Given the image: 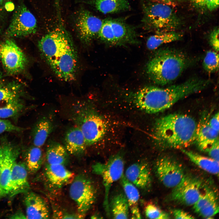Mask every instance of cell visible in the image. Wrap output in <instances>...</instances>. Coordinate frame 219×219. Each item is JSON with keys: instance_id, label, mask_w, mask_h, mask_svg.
<instances>
[{"instance_id": "6da1fadb", "label": "cell", "mask_w": 219, "mask_h": 219, "mask_svg": "<svg viewBox=\"0 0 219 219\" xmlns=\"http://www.w3.org/2000/svg\"><path fill=\"white\" fill-rule=\"evenodd\" d=\"M39 40L38 47L47 64L56 76L69 82L75 80L78 58L70 35L61 21Z\"/></svg>"}, {"instance_id": "7a4b0ae2", "label": "cell", "mask_w": 219, "mask_h": 219, "mask_svg": "<svg viewBox=\"0 0 219 219\" xmlns=\"http://www.w3.org/2000/svg\"><path fill=\"white\" fill-rule=\"evenodd\" d=\"M209 83L208 80L193 78L165 88L146 86L135 93L133 102L137 108L145 112L158 113L169 108L180 100L201 91Z\"/></svg>"}, {"instance_id": "3957f363", "label": "cell", "mask_w": 219, "mask_h": 219, "mask_svg": "<svg viewBox=\"0 0 219 219\" xmlns=\"http://www.w3.org/2000/svg\"><path fill=\"white\" fill-rule=\"evenodd\" d=\"M197 126L195 120L189 116L171 114L156 121L154 134L163 147L182 148L194 141Z\"/></svg>"}, {"instance_id": "277c9868", "label": "cell", "mask_w": 219, "mask_h": 219, "mask_svg": "<svg viewBox=\"0 0 219 219\" xmlns=\"http://www.w3.org/2000/svg\"><path fill=\"white\" fill-rule=\"evenodd\" d=\"M186 57L182 53L170 49L157 51L147 65L149 77L156 84L164 85L176 79L186 68Z\"/></svg>"}, {"instance_id": "5b68a950", "label": "cell", "mask_w": 219, "mask_h": 219, "mask_svg": "<svg viewBox=\"0 0 219 219\" xmlns=\"http://www.w3.org/2000/svg\"><path fill=\"white\" fill-rule=\"evenodd\" d=\"M143 27L146 29L173 31L180 25V20L169 5L150 0L141 3Z\"/></svg>"}, {"instance_id": "8992f818", "label": "cell", "mask_w": 219, "mask_h": 219, "mask_svg": "<svg viewBox=\"0 0 219 219\" xmlns=\"http://www.w3.org/2000/svg\"><path fill=\"white\" fill-rule=\"evenodd\" d=\"M73 107L72 117L84 137L87 146L92 145L104 136L107 129L105 120L86 104Z\"/></svg>"}, {"instance_id": "52a82bcc", "label": "cell", "mask_w": 219, "mask_h": 219, "mask_svg": "<svg viewBox=\"0 0 219 219\" xmlns=\"http://www.w3.org/2000/svg\"><path fill=\"white\" fill-rule=\"evenodd\" d=\"M98 37L105 43L114 45L135 44L138 42L135 27L124 18L103 20Z\"/></svg>"}, {"instance_id": "ba28073f", "label": "cell", "mask_w": 219, "mask_h": 219, "mask_svg": "<svg viewBox=\"0 0 219 219\" xmlns=\"http://www.w3.org/2000/svg\"><path fill=\"white\" fill-rule=\"evenodd\" d=\"M124 167L123 158L119 154L112 156L105 163H97L92 166L93 172L102 179L105 189L103 205L107 213L109 209V197L111 188L114 182L124 175Z\"/></svg>"}, {"instance_id": "9c48e42d", "label": "cell", "mask_w": 219, "mask_h": 219, "mask_svg": "<svg viewBox=\"0 0 219 219\" xmlns=\"http://www.w3.org/2000/svg\"><path fill=\"white\" fill-rule=\"evenodd\" d=\"M103 22V20L82 7L75 12L72 18L73 27L78 37L86 45L98 37Z\"/></svg>"}, {"instance_id": "30bf717a", "label": "cell", "mask_w": 219, "mask_h": 219, "mask_svg": "<svg viewBox=\"0 0 219 219\" xmlns=\"http://www.w3.org/2000/svg\"><path fill=\"white\" fill-rule=\"evenodd\" d=\"M69 194L76 204L78 213L85 216L95 202L96 192L91 181L85 176L80 175L73 179Z\"/></svg>"}, {"instance_id": "8fae6325", "label": "cell", "mask_w": 219, "mask_h": 219, "mask_svg": "<svg viewBox=\"0 0 219 219\" xmlns=\"http://www.w3.org/2000/svg\"><path fill=\"white\" fill-rule=\"evenodd\" d=\"M37 28L36 19L26 6L22 4L15 11L5 33L9 37H22L35 33Z\"/></svg>"}, {"instance_id": "7c38bea8", "label": "cell", "mask_w": 219, "mask_h": 219, "mask_svg": "<svg viewBox=\"0 0 219 219\" xmlns=\"http://www.w3.org/2000/svg\"><path fill=\"white\" fill-rule=\"evenodd\" d=\"M0 59L7 72L12 75L21 73L27 63L25 54L12 40L0 42Z\"/></svg>"}, {"instance_id": "4fadbf2b", "label": "cell", "mask_w": 219, "mask_h": 219, "mask_svg": "<svg viewBox=\"0 0 219 219\" xmlns=\"http://www.w3.org/2000/svg\"><path fill=\"white\" fill-rule=\"evenodd\" d=\"M20 150L17 146L3 139L0 144V198L7 194V187L14 163Z\"/></svg>"}, {"instance_id": "5bb4252c", "label": "cell", "mask_w": 219, "mask_h": 219, "mask_svg": "<svg viewBox=\"0 0 219 219\" xmlns=\"http://www.w3.org/2000/svg\"><path fill=\"white\" fill-rule=\"evenodd\" d=\"M202 183L197 178L185 174L180 182L173 188L172 199L187 206H193L201 194Z\"/></svg>"}, {"instance_id": "9a60e30c", "label": "cell", "mask_w": 219, "mask_h": 219, "mask_svg": "<svg viewBox=\"0 0 219 219\" xmlns=\"http://www.w3.org/2000/svg\"><path fill=\"white\" fill-rule=\"evenodd\" d=\"M155 165L158 178L161 183L168 188H173L176 186L185 175L181 164L168 157L159 159Z\"/></svg>"}, {"instance_id": "2e32d148", "label": "cell", "mask_w": 219, "mask_h": 219, "mask_svg": "<svg viewBox=\"0 0 219 219\" xmlns=\"http://www.w3.org/2000/svg\"><path fill=\"white\" fill-rule=\"evenodd\" d=\"M217 197L214 191L206 188L201 192L200 197L193 206L195 211L200 216L206 218H212L219 211Z\"/></svg>"}, {"instance_id": "e0dca14e", "label": "cell", "mask_w": 219, "mask_h": 219, "mask_svg": "<svg viewBox=\"0 0 219 219\" xmlns=\"http://www.w3.org/2000/svg\"><path fill=\"white\" fill-rule=\"evenodd\" d=\"M27 172L24 163L16 161L14 163L8 186L7 194L12 196L29 189Z\"/></svg>"}, {"instance_id": "ac0fdd59", "label": "cell", "mask_w": 219, "mask_h": 219, "mask_svg": "<svg viewBox=\"0 0 219 219\" xmlns=\"http://www.w3.org/2000/svg\"><path fill=\"white\" fill-rule=\"evenodd\" d=\"M26 218L48 219L50 217L49 207L46 201L34 192L28 193L24 200Z\"/></svg>"}, {"instance_id": "d6986e66", "label": "cell", "mask_w": 219, "mask_h": 219, "mask_svg": "<svg viewBox=\"0 0 219 219\" xmlns=\"http://www.w3.org/2000/svg\"><path fill=\"white\" fill-rule=\"evenodd\" d=\"M124 176L137 188L144 189L150 185L151 175L148 165L146 163H133L126 169Z\"/></svg>"}, {"instance_id": "ffe728a7", "label": "cell", "mask_w": 219, "mask_h": 219, "mask_svg": "<svg viewBox=\"0 0 219 219\" xmlns=\"http://www.w3.org/2000/svg\"><path fill=\"white\" fill-rule=\"evenodd\" d=\"M64 165L47 163L45 166V176L47 182L54 187H61L73 179L74 174Z\"/></svg>"}, {"instance_id": "44dd1931", "label": "cell", "mask_w": 219, "mask_h": 219, "mask_svg": "<svg viewBox=\"0 0 219 219\" xmlns=\"http://www.w3.org/2000/svg\"><path fill=\"white\" fill-rule=\"evenodd\" d=\"M64 143L66 151L75 155L82 154L87 146L83 134L78 127H72L67 132Z\"/></svg>"}, {"instance_id": "7402d4cb", "label": "cell", "mask_w": 219, "mask_h": 219, "mask_svg": "<svg viewBox=\"0 0 219 219\" xmlns=\"http://www.w3.org/2000/svg\"><path fill=\"white\" fill-rule=\"evenodd\" d=\"M219 131L209 125L207 121H204L197 126L194 141L201 150L207 151L209 148L219 140Z\"/></svg>"}, {"instance_id": "603a6c76", "label": "cell", "mask_w": 219, "mask_h": 219, "mask_svg": "<svg viewBox=\"0 0 219 219\" xmlns=\"http://www.w3.org/2000/svg\"><path fill=\"white\" fill-rule=\"evenodd\" d=\"M104 14L128 11L131 7L128 0H90L85 2Z\"/></svg>"}, {"instance_id": "cb8c5ba5", "label": "cell", "mask_w": 219, "mask_h": 219, "mask_svg": "<svg viewBox=\"0 0 219 219\" xmlns=\"http://www.w3.org/2000/svg\"><path fill=\"white\" fill-rule=\"evenodd\" d=\"M120 179L124 194L128 203L131 218H141V214L138 205L140 194L137 188L128 180L124 175Z\"/></svg>"}, {"instance_id": "d4e9b609", "label": "cell", "mask_w": 219, "mask_h": 219, "mask_svg": "<svg viewBox=\"0 0 219 219\" xmlns=\"http://www.w3.org/2000/svg\"><path fill=\"white\" fill-rule=\"evenodd\" d=\"M181 151L200 168L210 173L218 176L219 162L191 151L183 149H181Z\"/></svg>"}, {"instance_id": "484cf974", "label": "cell", "mask_w": 219, "mask_h": 219, "mask_svg": "<svg viewBox=\"0 0 219 219\" xmlns=\"http://www.w3.org/2000/svg\"><path fill=\"white\" fill-rule=\"evenodd\" d=\"M22 87L15 82L0 83V108L20 98Z\"/></svg>"}, {"instance_id": "4316f807", "label": "cell", "mask_w": 219, "mask_h": 219, "mask_svg": "<svg viewBox=\"0 0 219 219\" xmlns=\"http://www.w3.org/2000/svg\"><path fill=\"white\" fill-rule=\"evenodd\" d=\"M53 129L52 124L49 119L43 117L35 125L32 132L34 145L40 147L42 146Z\"/></svg>"}, {"instance_id": "83f0119b", "label": "cell", "mask_w": 219, "mask_h": 219, "mask_svg": "<svg viewBox=\"0 0 219 219\" xmlns=\"http://www.w3.org/2000/svg\"><path fill=\"white\" fill-rule=\"evenodd\" d=\"M68 156L65 148L58 143L51 142L47 146L46 158L48 164L64 165L68 162Z\"/></svg>"}, {"instance_id": "f1b7e54d", "label": "cell", "mask_w": 219, "mask_h": 219, "mask_svg": "<svg viewBox=\"0 0 219 219\" xmlns=\"http://www.w3.org/2000/svg\"><path fill=\"white\" fill-rule=\"evenodd\" d=\"M181 34L173 31L158 32L148 39L146 46L149 50H154L161 45L180 40Z\"/></svg>"}, {"instance_id": "f546056e", "label": "cell", "mask_w": 219, "mask_h": 219, "mask_svg": "<svg viewBox=\"0 0 219 219\" xmlns=\"http://www.w3.org/2000/svg\"><path fill=\"white\" fill-rule=\"evenodd\" d=\"M42 151L40 147L34 145L29 147L25 154V160L28 172L31 174L36 172L43 162Z\"/></svg>"}, {"instance_id": "4dcf8cb0", "label": "cell", "mask_w": 219, "mask_h": 219, "mask_svg": "<svg viewBox=\"0 0 219 219\" xmlns=\"http://www.w3.org/2000/svg\"><path fill=\"white\" fill-rule=\"evenodd\" d=\"M110 207L114 218H128L129 207L124 194L120 193L115 196L111 200Z\"/></svg>"}, {"instance_id": "1f68e13d", "label": "cell", "mask_w": 219, "mask_h": 219, "mask_svg": "<svg viewBox=\"0 0 219 219\" xmlns=\"http://www.w3.org/2000/svg\"><path fill=\"white\" fill-rule=\"evenodd\" d=\"M24 105L20 98L0 108V118L6 119L15 116L23 109Z\"/></svg>"}, {"instance_id": "d6a6232c", "label": "cell", "mask_w": 219, "mask_h": 219, "mask_svg": "<svg viewBox=\"0 0 219 219\" xmlns=\"http://www.w3.org/2000/svg\"><path fill=\"white\" fill-rule=\"evenodd\" d=\"M204 70L209 73L217 71L219 69V55L215 50H209L207 52L203 62Z\"/></svg>"}, {"instance_id": "836d02e7", "label": "cell", "mask_w": 219, "mask_h": 219, "mask_svg": "<svg viewBox=\"0 0 219 219\" xmlns=\"http://www.w3.org/2000/svg\"><path fill=\"white\" fill-rule=\"evenodd\" d=\"M146 216L150 219H166L170 218L169 214L163 211L155 205L150 203L145 207Z\"/></svg>"}, {"instance_id": "e575fe53", "label": "cell", "mask_w": 219, "mask_h": 219, "mask_svg": "<svg viewBox=\"0 0 219 219\" xmlns=\"http://www.w3.org/2000/svg\"><path fill=\"white\" fill-rule=\"evenodd\" d=\"M24 130L12 124L8 120L0 118V134L5 132H20Z\"/></svg>"}, {"instance_id": "d590c367", "label": "cell", "mask_w": 219, "mask_h": 219, "mask_svg": "<svg viewBox=\"0 0 219 219\" xmlns=\"http://www.w3.org/2000/svg\"><path fill=\"white\" fill-rule=\"evenodd\" d=\"M210 44L214 50L218 52L219 51V29L216 28L212 30L209 35Z\"/></svg>"}, {"instance_id": "8d00e7d4", "label": "cell", "mask_w": 219, "mask_h": 219, "mask_svg": "<svg viewBox=\"0 0 219 219\" xmlns=\"http://www.w3.org/2000/svg\"><path fill=\"white\" fill-rule=\"evenodd\" d=\"M206 152L211 158L219 162V140L213 144Z\"/></svg>"}, {"instance_id": "74e56055", "label": "cell", "mask_w": 219, "mask_h": 219, "mask_svg": "<svg viewBox=\"0 0 219 219\" xmlns=\"http://www.w3.org/2000/svg\"><path fill=\"white\" fill-rule=\"evenodd\" d=\"M173 214L176 219H194L195 217L187 212L180 209H175L173 211Z\"/></svg>"}, {"instance_id": "f35d334b", "label": "cell", "mask_w": 219, "mask_h": 219, "mask_svg": "<svg viewBox=\"0 0 219 219\" xmlns=\"http://www.w3.org/2000/svg\"><path fill=\"white\" fill-rule=\"evenodd\" d=\"M210 126L214 130L219 131V121L218 112L216 113L208 121Z\"/></svg>"}, {"instance_id": "ab89813d", "label": "cell", "mask_w": 219, "mask_h": 219, "mask_svg": "<svg viewBox=\"0 0 219 219\" xmlns=\"http://www.w3.org/2000/svg\"><path fill=\"white\" fill-rule=\"evenodd\" d=\"M205 5L209 10H214L218 7L219 0H205Z\"/></svg>"}, {"instance_id": "60d3db41", "label": "cell", "mask_w": 219, "mask_h": 219, "mask_svg": "<svg viewBox=\"0 0 219 219\" xmlns=\"http://www.w3.org/2000/svg\"><path fill=\"white\" fill-rule=\"evenodd\" d=\"M195 5L200 7H203L205 6V0H191Z\"/></svg>"}, {"instance_id": "b9f144b4", "label": "cell", "mask_w": 219, "mask_h": 219, "mask_svg": "<svg viewBox=\"0 0 219 219\" xmlns=\"http://www.w3.org/2000/svg\"><path fill=\"white\" fill-rule=\"evenodd\" d=\"M179 0H153L152 1L155 2H161L164 3L169 5L173 4Z\"/></svg>"}, {"instance_id": "7bdbcfd3", "label": "cell", "mask_w": 219, "mask_h": 219, "mask_svg": "<svg viewBox=\"0 0 219 219\" xmlns=\"http://www.w3.org/2000/svg\"><path fill=\"white\" fill-rule=\"evenodd\" d=\"M12 218H26V217L22 213H17L15 214L12 216Z\"/></svg>"}, {"instance_id": "ee69618b", "label": "cell", "mask_w": 219, "mask_h": 219, "mask_svg": "<svg viewBox=\"0 0 219 219\" xmlns=\"http://www.w3.org/2000/svg\"><path fill=\"white\" fill-rule=\"evenodd\" d=\"M5 0H0V6L2 4Z\"/></svg>"}, {"instance_id": "f6af8a7d", "label": "cell", "mask_w": 219, "mask_h": 219, "mask_svg": "<svg viewBox=\"0 0 219 219\" xmlns=\"http://www.w3.org/2000/svg\"><path fill=\"white\" fill-rule=\"evenodd\" d=\"M2 77V73L0 71V79Z\"/></svg>"}]
</instances>
